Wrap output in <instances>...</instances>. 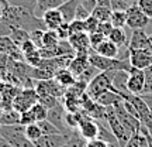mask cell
I'll return each mask as SVG.
<instances>
[{
	"label": "cell",
	"instance_id": "cell-1",
	"mask_svg": "<svg viewBox=\"0 0 152 147\" xmlns=\"http://www.w3.org/2000/svg\"><path fill=\"white\" fill-rule=\"evenodd\" d=\"M89 62L90 65L97 68L100 72L106 71H130L131 64L128 60H120V58H107L96 54L94 51H90L89 54Z\"/></svg>",
	"mask_w": 152,
	"mask_h": 147
},
{
	"label": "cell",
	"instance_id": "cell-2",
	"mask_svg": "<svg viewBox=\"0 0 152 147\" xmlns=\"http://www.w3.org/2000/svg\"><path fill=\"white\" fill-rule=\"evenodd\" d=\"M114 72L115 71L99 72L97 75L87 83L86 93L93 99V100H97L99 96L103 95L104 92H107V91H113L114 92V86H113Z\"/></svg>",
	"mask_w": 152,
	"mask_h": 147
},
{
	"label": "cell",
	"instance_id": "cell-3",
	"mask_svg": "<svg viewBox=\"0 0 152 147\" xmlns=\"http://www.w3.org/2000/svg\"><path fill=\"white\" fill-rule=\"evenodd\" d=\"M106 123L109 125L110 130L113 131V134L115 136V139L118 140L120 147H124L127 144V142L130 140L131 134L127 131L124 126L121 125V122L118 120V117L115 116L113 106H107L106 108Z\"/></svg>",
	"mask_w": 152,
	"mask_h": 147
},
{
	"label": "cell",
	"instance_id": "cell-4",
	"mask_svg": "<svg viewBox=\"0 0 152 147\" xmlns=\"http://www.w3.org/2000/svg\"><path fill=\"white\" fill-rule=\"evenodd\" d=\"M37 102H38V93L35 92L34 88H30V89H24V91L17 93L14 99H13L11 108L17 110L18 113H23V112L30 110Z\"/></svg>",
	"mask_w": 152,
	"mask_h": 147
},
{
	"label": "cell",
	"instance_id": "cell-5",
	"mask_svg": "<svg viewBox=\"0 0 152 147\" xmlns=\"http://www.w3.org/2000/svg\"><path fill=\"white\" fill-rule=\"evenodd\" d=\"M127 27H130L132 31L134 30H145L148 24H151V18L147 17L142 13L137 4H131L127 10Z\"/></svg>",
	"mask_w": 152,
	"mask_h": 147
},
{
	"label": "cell",
	"instance_id": "cell-6",
	"mask_svg": "<svg viewBox=\"0 0 152 147\" xmlns=\"http://www.w3.org/2000/svg\"><path fill=\"white\" fill-rule=\"evenodd\" d=\"M34 89L38 93V96L51 95V96H55V98H64V95L66 92V88H64L61 83H58L55 78L45 79V81H37V85H35Z\"/></svg>",
	"mask_w": 152,
	"mask_h": 147
},
{
	"label": "cell",
	"instance_id": "cell-7",
	"mask_svg": "<svg viewBox=\"0 0 152 147\" xmlns=\"http://www.w3.org/2000/svg\"><path fill=\"white\" fill-rule=\"evenodd\" d=\"M128 61L132 68L148 69L152 65V49H131L128 48Z\"/></svg>",
	"mask_w": 152,
	"mask_h": 147
},
{
	"label": "cell",
	"instance_id": "cell-8",
	"mask_svg": "<svg viewBox=\"0 0 152 147\" xmlns=\"http://www.w3.org/2000/svg\"><path fill=\"white\" fill-rule=\"evenodd\" d=\"M145 83V71L132 68L128 71V79H127V89L131 95H141Z\"/></svg>",
	"mask_w": 152,
	"mask_h": 147
},
{
	"label": "cell",
	"instance_id": "cell-9",
	"mask_svg": "<svg viewBox=\"0 0 152 147\" xmlns=\"http://www.w3.org/2000/svg\"><path fill=\"white\" fill-rule=\"evenodd\" d=\"M68 41L72 45V48L75 49L76 54H90V51H92L89 34L86 31L85 33L72 34V35H69Z\"/></svg>",
	"mask_w": 152,
	"mask_h": 147
},
{
	"label": "cell",
	"instance_id": "cell-10",
	"mask_svg": "<svg viewBox=\"0 0 152 147\" xmlns=\"http://www.w3.org/2000/svg\"><path fill=\"white\" fill-rule=\"evenodd\" d=\"M131 49H152V38L145 33V30H134L128 43Z\"/></svg>",
	"mask_w": 152,
	"mask_h": 147
},
{
	"label": "cell",
	"instance_id": "cell-11",
	"mask_svg": "<svg viewBox=\"0 0 152 147\" xmlns=\"http://www.w3.org/2000/svg\"><path fill=\"white\" fill-rule=\"evenodd\" d=\"M82 3V0H65L62 4L58 7V10L62 14V18L65 23H71L75 20L76 17V10L79 4Z\"/></svg>",
	"mask_w": 152,
	"mask_h": 147
},
{
	"label": "cell",
	"instance_id": "cell-12",
	"mask_svg": "<svg viewBox=\"0 0 152 147\" xmlns=\"http://www.w3.org/2000/svg\"><path fill=\"white\" fill-rule=\"evenodd\" d=\"M89 65H90V62H89V54H76L73 57V60L71 61L68 69L77 78Z\"/></svg>",
	"mask_w": 152,
	"mask_h": 147
},
{
	"label": "cell",
	"instance_id": "cell-13",
	"mask_svg": "<svg viewBox=\"0 0 152 147\" xmlns=\"http://www.w3.org/2000/svg\"><path fill=\"white\" fill-rule=\"evenodd\" d=\"M45 23V27L47 30H56V28L59 27L64 21V18H62V14H61V11L58 9H54V10H48L44 13V16L41 17Z\"/></svg>",
	"mask_w": 152,
	"mask_h": 147
},
{
	"label": "cell",
	"instance_id": "cell-14",
	"mask_svg": "<svg viewBox=\"0 0 152 147\" xmlns=\"http://www.w3.org/2000/svg\"><path fill=\"white\" fill-rule=\"evenodd\" d=\"M94 52L102 57H107V58H118L120 55V48L114 43H111L109 38H106L103 43L94 49Z\"/></svg>",
	"mask_w": 152,
	"mask_h": 147
},
{
	"label": "cell",
	"instance_id": "cell-15",
	"mask_svg": "<svg viewBox=\"0 0 152 147\" xmlns=\"http://www.w3.org/2000/svg\"><path fill=\"white\" fill-rule=\"evenodd\" d=\"M64 1H65V0H37L35 9H34V16H37L41 18L45 11L58 9Z\"/></svg>",
	"mask_w": 152,
	"mask_h": 147
},
{
	"label": "cell",
	"instance_id": "cell-16",
	"mask_svg": "<svg viewBox=\"0 0 152 147\" xmlns=\"http://www.w3.org/2000/svg\"><path fill=\"white\" fill-rule=\"evenodd\" d=\"M127 79H128V72L127 71H115L113 76V86L114 92H117L121 96L123 93H130L127 89Z\"/></svg>",
	"mask_w": 152,
	"mask_h": 147
},
{
	"label": "cell",
	"instance_id": "cell-17",
	"mask_svg": "<svg viewBox=\"0 0 152 147\" xmlns=\"http://www.w3.org/2000/svg\"><path fill=\"white\" fill-rule=\"evenodd\" d=\"M55 79L58 83H61L64 88H71L73 83L76 82V76L72 74L68 68H62V69H58V71L55 72Z\"/></svg>",
	"mask_w": 152,
	"mask_h": 147
},
{
	"label": "cell",
	"instance_id": "cell-18",
	"mask_svg": "<svg viewBox=\"0 0 152 147\" xmlns=\"http://www.w3.org/2000/svg\"><path fill=\"white\" fill-rule=\"evenodd\" d=\"M0 125L1 126H14L20 125V113L13 108L6 109L0 113Z\"/></svg>",
	"mask_w": 152,
	"mask_h": 147
},
{
	"label": "cell",
	"instance_id": "cell-19",
	"mask_svg": "<svg viewBox=\"0 0 152 147\" xmlns=\"http://www.w3.org/2000/svg\"><path fill=\"white\" fill-rule=\"evenodd\" d=\"M107 38H109L111 43L115 44L118 48H123V47L128 48V44H127V34H125L124 28H115L114 27Z\"/></svg>",
	"mask_w": 152,
	"mask_h": 147
},
{
	"label": "cell",
	"instance_id": "cell-20",
	"mask_svg": "<svg viewBox=\"0 0 152 147\" xmlns=\"http://www.w3.org/2000/svg\"><path fill=\"white\" fill-rule=\"evenodd\" d=\"M120 99H123L121 96H120L117 92H113V91H107V92H104L103 95H100L97 98V102L99 105H102V106H104V108H107V106H113L117 100H120Z\"/></svg>",
	"mask_w": 152,
	"mask_h": 147
},
{
	"label": "cell",
	"instance_id": "cell-21",
	"mask_svg": "<svg viewBox=\"0 0 152 147\" xmlns=\"http://www.w3.org/2000/svg\"><path fill=\"white\" fill-rule=\"evenodd\" d=\"M61 40L55 30H45L42 33V48H54Z\"/></svg>",
	"mask_w": 152,
	"mask_h": 147
},
{
	"label": "cell",
	"instance_id": "cell-22",
	"mask_svg": "<svg viewBox=\"0 0 152 147\" xmlns=\"http://www.w3.org/2000/svg\"><path fill=\"white\" fill-rule=\"evenodd\" d=\"M111 13L113 10L110 7H106V6H96L92 11V16L99 20L100 23L103 21H110V17H111Z\"/></svg>",
	"mask_w": 152,
	"mask_h": 147
},
{
	"label": "cell",
	"instance_id": "cell-23",
	"mask_svg": "<svg viewBox=\"0 0 152 147\" xmlns=\"http://www.w3.org/2000/svg\"><path fill=\"white\" fill-rule=\"evenodd\" d=\"M10 38L13 40V43L16 44L17 47H20V45H21L24 41H27V40H31L28 31L23 30V28H16V27H11Z\"/></svg>",
	"mask_w": 152,
	"mask_h": 147
},
{
	"label": "cell",
	"instance_id": "cell-24",
	"mask_svg": "<svg viewBox=\"0 0 152 147\" xmlns=\"http://www.w3.org/2000/svg\"><path fill=\"white\" fill-rule=\"evenodd\" d=\"M110 23L115 28H124L127 26V14H125V10L113 11L111 17H110Z\"/></svg>",
	"mask_w": 152,
	"mask_h": 147
},
{
	"label": "cell",
	"instance_id": "cell-25",
	"mask_svg": "<svg viewBox=\"0 0 152 147\" xmlns=\"http://www.w3.org/2000/svg\"><path fill=\"white\" fill-rule=\"evenodd\" d=\"M24 133H26V137H27L30 142H33V143L37 142L38 139H41V137L44 136L37 122H35V123H31V125H27V126H26V130H24Z\"/></svg>",
	"mask_w": 152,
	"mask_h": 147
},
{
	"label": "cell",
	"instance_id": "cell-26",
	"mask_svg": "<svg viewBox=\"0 0 152 147\" xmlns=\"http://www.w3.org/2000/svg\"><path fill=\"white\" fill-rule=\"evenodd\" d=\"M16 48H18V47H17L16 44L13 43V40L10 38V35L0 37V54L10 55Z\"/></svg>",
	"mask_w": 152,
	"mask_h": 147
},
{
	"label": "cell",
	"instance_id": "cell-27",
	"mask_svg": "<svg viewBox=\"0 0 152 147\" xmlns=\"http://www.w3.org/2000/svg\"><path fill=\"white\" fill-rule=\"evenodd\" d=\"M31 112H33L34 117H35V120H37V122L45 120L47 117H48V109H47L44 105L39 103V102H37V103L31 108Z\"/></svg>",
	"mask_w": 152,
	"mask_h": 147
},
{
	"label": "cell",
	"instance_id": "cell-28",
	"mask_svg": "<svg viewBox=\"0 0 152 147\" xmlns=\"http://www.w3.org/2000/svg\"><path fill=\"white\" fill-rule=\"evenodd\" d=\"M38 126H39V129H41V131H42L44 136H47V134H58V133H61L56 127H55L51 122H49L48 119L45 120H41V122H37Z\"/></svg>",
	"mask_w": 152,
	"mask_h": 147
},
{
	"label": "cell",
	"instance_id": "cell-29",
	"mask_svg": "<svg viewBox=\"0 0 152 147\" xmlns=\"http://www.w3.org/2000/svg\"><path fill=\"white\" fill-rule=\"evenodd\" d=\"M24 60L27 61L31 66H38L39 64H41V61H42V57H41L39 49H35V51H33V52L24 55Z\"/></svg>",
	"mask_w": 152,
	"mask_h": 147
},
{
	"label": "cell",
	"instance_id": "cell-30",
	"mask_svg": "<svg viewBox=\"0 0 152 147\" xmlns=\"http://www.w3.org/2000/svg\"><path fill=\"white\" fill-rule=\"evenodd\" d=\"M135 4L138 6V9H140L145 16L149 17L152 20V0H137Z\"/></svg>",
	"mask_w": 152,
	"mask_h": 147
},
{
	"label": "cell",
	"instance_id": "cell-31",
	"mask_svg": "<svg viewBox=\"0 0 152 147\" xmlns=\"http://www.w3.org/2000/svg\"><path fill=\"white\" fill-rule=\"evenodd\" d=\"M38 102L41 105H44L47 109H52L54 106L59 103V100L58 98H55V96H51V95H44V96H38Z\"/></svg>",
	"mask_w": 152,
	"mask_h": 147
},
{
	"label": "cell",
	"instance_id": "cell-32",
	"mask_svg": "<svg viewBox=\"0 0 152 147\" xmlns=\"http://www.w3.org/2000/svg\"><path fill=\"white\" fill-rule=\"evenodd\" d=\"M99 24H100V21L96 20V18L90 14V16L85 20V30H86V33L87 34L96 33V31H97V28H99Z\"/></svg>",
	"mask_w": 152,
	"mask_h": 147
},
{
	"label": "cell",
	"instance_id": "cell-33",
	"mask_svg": "<svg viewBox=\"0 0 152 147\" xmlns=\"http://www.w3.org/2000/svg\"><path fill=\"white\" fill-rule=\"evenodd\" d=\"M106 38H107V37H104L103 34H100L99 31H96V33H92V34H89V40H90V47H92L93 51L97 48L99 45L103 43Z\"/></svg>",
	"mask_w": 152,
	"mask_h": 147
},
{
	"label": "cell",
	"instance_id": "cell-34",
	"mask_svg": "<svg viewBox=\"0 0 152 147\" xmlns=\"http://www.w3.org/2000/svg\"><path fill=\"white\" fill-rule=\"evenodd\" d=\"M85 21L80 20H73L69 23V34H77V33H85Z\"/></svg>",
	"mask_w": 152,
	"mask_h": 147
},
{
	"label": "cell",
	"instance_id": "cell-35",
	"mask_svg": "<svg viewBox=\"0 0 152 147\" xmlns=\"http://www.w3.org/2000/svg\"><path fill=\"white\" fill-rule=\"evenodd\" d=\"M35 122H37V120H35V117H34L31 109L27 110V112L20 113V125L27 126V125H31V123H35Z\"/></svg>",
	"mask_w": 152,
	"mask_h": 147
},
{
	"label": "cell",
	"instance_id": "cell-36",
	"mask_svg": "<svg viewBox=\"0 0 152 147\" xmlns=\"http://www.w3.org/2000/svg\"><path fill=\"white\" fill-rule=\"evenodd\" d=\"M141 95H152V74L145 69V83Z\"/></svg>",
	"mask_w": 152,
	"mask_h": 147
},
{
	"label": "cell",
	"instance_id": "cell-37",
	"mask_svg": "<svg viewBox=\"0 0 152 147\" xmlns=\"http://www.w3.org/2000/svg\"><path fill=\"white\" fill-rule=\"evenodd\" d=\"M55 31L58 34L59 40H68L69 35H71V34H69V23H62Z\"/></svg>",
	"mask_w": 152,
	"mask_h": 147
},
{
	"label": "cell",
	"instance_id": "cell-38",
	"mask_svg": "<svg viewBox=\"0 0 152 147\" xmlns=\"http://www.w3.org/2000/svg\"><path fill=\"white\" fill-rule=\"evenodd\" d=\"M18 48L21 49V52H23L24 55H26V54H30V52H33V51L38 49L37 45H35V44H34L31 40H27V41H24V43H23L21 45L18 47Z\"/></svg>",
	"mask_w": 152,
	"mask_h": 147
},
{
	"label": "cell",
	"instance_id": "cell-39",
	"mask_svg": "<svg viewBox=\"0 0 152 147\" xmlns=\"http://www.w3.org/2000/svg\"><path fill=\"white\" fill-rule=\"evenodd\" d=\"M113 24L110 21H103V23H100L99 24V28H97V31L100 34H103L104 37H109V34L111 33V30H113Z\"/></svg>",
	"mask_w": 152,
	"mask_h": 147
},
{
	"label": "cell",
	"instance_id": "cell-40",
	"mask_svg": "<svg viewBox=\"0 0 152 147\" xmlns=\"http://www.w3.org/2000/svg\"><path fill=\"white\" fill-rule=\"evenodd\" d=\"M110 7H111L113 11H115V10H127L130 6L127 4L124 0H110Z\"/></svg>",
	"mask_w": 152,
	"mask_h": 147
},
{
	"label": "cell",
	"instance_id": "cell-41",
	"mask_svg": "<svg viewBox=\"0 0 152 147\" xmlns=\"http://www.w3.org/2000/svg\"><path fill=\"white\" fill-rule=\"evenodd\" d=\"M90 16V11H87L83 6H82V3L79 4V7H77V10H76V17L75 20H80V21H85L87 17Z\"/></svg>",
	"mask_w": 152,
	"mask_h": 147
},
{
	"label": "cell",
	"instance_id": "cell-42",
	"mask_svg": "<svg viewBox=\"0 0 152 147\" xmlns=\"http://www.w3.org/2000/svg\"><path fill=\"white\" fill-rule=\"evenodd\" d=\"M10 34H11V26H9L3 18H0V37H6V35H10Z\"/></svg>",
	"mask_w": 152,
	"mask_h": 147
},
{
	"label": "cell",
	"instance_id": "cell-43",
	"mask_svg": "<svg viewBox=\"0 0 152 147\" xmlns=\"http://www.w3.org/2000/svg\"><path fill=\"white\" fill-rule=\"evenodd\" d=\"M86 147H110L109 144L100 139H93V140H89L86 142Z\"/></svg>",
	"mask_w": 152,
	"mask_h": 147
},
{
	"label": "cell",
	"instance_id": "cell-44",
	"mask_svg": "<svg viewBox=\"0 0 152 147\" xmlns=\"http://www.w3.org/2000/svg\"><path fill=\"white\" fill-rule=\"evenodd\" d=\"M140 130H141V133H144V134H145V137H147V140H148V147H152V136L149 134V131H148L142 125H141V129H140Z\"/></svg>",
	"mask_w": 152,
	"mask_h": 147
},
{
	"label": "cell",
	"instance_id": "cell-45",
	"mask_svg": "<svg viewBox=\"0 0 152 147\" xmlns=\"http://www.w3.org/2000/svg\"><path fill=\"white\" fill-rule=\"evenodd\" d=\"M141 96L145 99V102H147V105L149 106V110H151V113H152V98L151 96H147V95H141Z\"/></svg>",
	"mask_w": 152,
	"mask_h": 147
},
{
	"label": "cell",
	"instance_id": "cell-46",
	"mask_svg": "<svg viewBox=\"0 0 152 147\" xmlns=\"http://www.w3.org/2000/svg\"><path fill=\"white\" fill-rule=\"evenodd\" d=\"M0 147H13V146H11L10 143H7L4 139H3V137L0 136Z\"/></svg>",
	"mask_w": 152,
	"mask_h": 147
},
{
	"label": "cell",
	"instance_id": "cell-47",
	"mask_svg": "<svg viewBox=\"0 0 152 147\" xmlns=\"http://www.w3.org/2000/svg\"><path fill=\"white\" fill-rule=\"evenodd\" d=\"M3 11H4V10H3V9H1V7H0V18H1V17H3Z\"/></svg>",
	"mask_w": 152,
	"mask_h": 147
},
{
	"label": "cell",
	"instance_id": "cell-48",
	"mask_svg": "<svg viewBox=\"0 0 152 147\" xmlns=\"http://www.w3.org/2000/svg\"><path fill=\"white\" fill-rule=\"evenodd\" d=\"M148 71H149V72H151V74H152V65L149 66V68H148Z\"/></svg>",
	"mask_w": 152,
	"mask_h": 147
},
{
	"label": "cell",
	"instance_id": "cell-49",
	"mask_svg": "<svg viewBox=\"0 0 152 147\" xmlns=\"http://www.w3.org/2000/svg\"><path fill=\"white\" fill-rule=\"evenodd\" d=\"M147 96H151V98H152V95H147Z\"/></svg>",
	"mask_w": 152,
	"mask_h": 147
},
{
	"label": "cell",
	"instance_id": "cell-50",
	"mask_svg": "<svg viewBox=\"0 0 152 147\" xmlns=\"http://www.w3.org/2000/svg\"><path fill=\"white\" fill-rule=\"evenodd\" d=\"M0 129H1V125H0Z\"/></svg>",
	"mask_w": 152,
	"mask_h": 147
},
{
	"label": "cell",
	"instance_id": "cell-51",
	"mask_svg": "<svg viewBox=\"0 0 152 147\" xmlns=\"http://www.w3.org/2000/svg\"><path fill=\"white\" fill-rule=\"evenodd\" d=\"M151 24H152V20H151Z\"/></svg>",
	"mask_w": 152,
	"mask_h": 147
},
{
	"label": "cell",
	"instance_id": "cell-52",
	"mask_svg": "<svg viewBox=\"0 0 152 147\" xmlns=\"http://www.w3.org/2000/svg\"><path fill=\"white\" fill-rule=\"evenodd\" d=\"M151 38H152V34H151Z\"/></svg>",
	"mask_w": 152,
	"mask_h": 147
}]
</instances>
